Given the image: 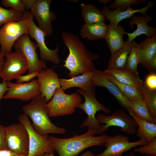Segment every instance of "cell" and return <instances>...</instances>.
Here are the masks:
<instances>
[{
  "mask_svg": "<svg viewBox=\"0 0 156 156\" xmlns=\"http://www.w3.org/2000/svg\"><path fill=\"white\" fill-rule=\"evenodd\" d=\"M151 73H156V54L149 61L146 67Z\"/></svg>",
  "mask_w": 156,
  "mask_h": 156,
  "instance_id": "39",
  "label": "cell"
},
{
  "mask_svg": "<svg viewBox=\"0 0 156 156\" xmlns=\"http://www.w3.org/2000/svg\"><path fill=\"white\" fill-rule=\"evenodd\" d=\"M43 156H54V151H53L49 153H46Z\"/></svg>",
  "mask_w": 156,
  "mask_h": 156,
  "instance_id": "45",
  "label": "cell"
},
{
  "mask_svg": "<svg viewBox=\"0 0 156 156\" xmlns=\"http://www.w3.org/2000/svg\"><path fill=\"white\" fill-rule=\"evenodd\" d=\"M139 60L138 44L133 40L131 43L130 51L127 57L125 68L138 74L137 67Z\"/></svg>",
  "mask_w": 156,
  "mask_h": 156,
  "instance_id": "30",
  "label": "cell"
},
{
  "mask_svg": "<svg viewBox=\"0 0 156 156\" xmlns=\"http://www.w3.org/2000/svg\"><path fill=\"white\" fill-rule=\"evenodd\" d=\"M82 102V98L77 92L68 94L60 88H58L46 103V108L49 117L56 118L73 114Z\"/></svg>",
  "mask_w": 156,
  "mask_h": 156,
  "instance_id": "4",
  "label": "cell"
},
{
  "mask_svg": "<svg viewBox=\"0 0 156 156\" xmlns=\"http://www.w3.org/2000/svg\"><path fill=\"white\" fill-rule=\"evenodd\" d=\"M96 118L100 124H103L101 125L97 130V135L104 134L112 126L120 127V131L129 135L135 134L136 127L138 126L137 123L131 116L127 114L123 110H115L110 115L99 114Z\"/></svg>",
  "mask_w": 156,
  "mask_h": 156,
  "instance_id": "6",
  "label": "cell"
},
{
  "mask_svg": "<svg viewBox=\"0 0 156 156\" xmlns=\"http://www.w3.org/2000/svg\"><path fill=\"white\" fill-rule=\"evenodd\" d=\"M131 43L127 39L124 46L112 55L109 60L108 68L114 69H123L125 68L128 55L131 49Z\"/></svg>",
  "mask_w": 156,
  "mask_h": 156,
  "instance_id": "26",
  "label": "cell"
},
{
  "mask_svg": "<svg viewBox=\"0 0 156 156\" xmlns=\"http://www.w3.org/2000/svg\"><path fill=\"white\" fill-rule=\"evenodd\" d=\"M13 47L15 50H20L25 57L28 64V74L35 72L39 73L47 68L46 62L38 58L36 51L38 46L31 40L28 33L19 38Z\"/></svg>",
  "mask_w": 156,
  "mask_h": 156,
  "instance_id": "12",
  "label": "cell"
},
{
  "mask_svg": "<svg viewBox=\"0 0 156 156\" xmlns=\"http://www.w3.org/2000/svg\"><path fill=\"white\" fill-rule=\"evenodd\" d=\"M7 149L27 156L29 137L27 131L20 122L5 127Z\"/></svg>",
  "mask_w": 156,
  "mask_h": 156,
  "instance_id": "9",
  "label": "cell"
},
{
  "mask_svg": "<svg viewBox=\"0 0 156 156\" xmlns=\"http://www.w3.org/2000/svg\"><path fill=\"white\" fill-rule=\"evenodd\" d=\"M113 77L118 81L125 84L133 86L142 92L144 86V82L139 75L125 68L114 69L107 68L103 71Z\"/></svg>",
  "mask_w": 156,
  "mask_h": 156,
  "instance_id": "20",
  "label": "cell"
},
{
  "mask_svg": "<svg viewBox=\"0 0 156 156\" xmlns=\"http://www.w3.org/2000/svg\"><path fill=\"white\" fill-rule=\"evenodd\" d=\"M142 93L145 102L152 118L156 119V91L151 90L144 86Z\"/></svg>",
  "mask_w": 156,
  "mask_h": 156,
  "instance_id": "31",
  "label": "cell"
},
{
  "mask_svg": "<svg viewBox=\"0 0 156 156\" xmlns=\"http://www.w3.org/2000/svg\"><path fill=\"white\" fill-rule=\"evenodd\" d=\"M147 2V4L146 6L136 10H133L131 6L123 11H121L118 8L111 10L108 7L104 5L102 8L101 12L105 16L106 19L109 21V23L118 26L121 21L125 19L130 18L136 12L141 13L143 16H146L148 14L147 12L148 10L155 5L153 1Z\"/></svg>",
  "mask_w": 156,
  "mask_h": 156,
  "instance_id": "17",
  "label": "cell"
},
{
  "mask_svg": "<svg viewBox=\"0 0 156 156\" xmlns=\"http://www.w3.org/2000/svg\"><path fill=\"white\" fill-rule=\"evenodd\" d=\"M37 77L41 95L47 103L52 98L56 89L60 88V78L55 71L50 68L43 69Z\"/></svg>",
  "mask_w": 156,
  "mask_h": 156,
  "instance_id": "16",
  "label": "cell"
},
{
  "mask_svg": "<svg viewBox=\"0 0 156 156\" xmlns=\"http://www.w3.org/2000/svg\"><path fill=\"white\" fill-rule=\"evenodd\" d=\"M124 156H136L133 152H131L129 153L126 154Z\"/></svg>",
  "mask_w": 156,
  "mask_h": 156,
  "instance_id": "46",
  "label": "cell"
},
{
  "mask_svg": "<svg viewBox=\"0 0 156 156\" xmlns=\"http://www.w3.org/2000/svg\"><path fill=\"white\" fill-rule=\"evenodd\" d=\"M5 60L4 54L1 51L0 46V81L1 75Z\"/></svg>",
  "mask_w": 156,
  "mask_h": 156,
  "instance_id": "42",
  "label": "cell"
},
{
  "mask_svg": "<svg viewBox=\"0 0 156 156\" xmlns=\"http://www.w3.org/2000/svg\"><path fill=\"white\" fill-rule=\"evenodd\" d=\"M4 55L5 60L1 75L3 81L16 79L28 70V62L20 50H15Z\"/></svg>",
  "mask_w": 156,
  "mask_h": 156,
  "instance_id": "13",
  "label": "cell"
},
{
  "mask_svg": "<svg viewBox=\"0 0 156 156\" xmlns=\"http://www.w3.org/2000/svg\"><path fill=\"white\" fill-rule=\"evenodd\" d=\"M18 120L24 126L28 133L27 156H43L45 153L53 151L49 146L48 135H42L37 133L33 128L27 115L22 113L18 116Z\"/></svg>",
  "mask_w": 156,
  "mask_h": 156,
  "instance_id": "11",
  "label": "cell"
},
{
  "mask_svg": "<svg viewBox=\"0 0 156 156\" xmlns=\"http://www.w3.org/2000/svg\"><path fill=\"white\" fill-rule=\"evenodd\" d=\"M133 151L142 154L156 156V137L150 142L135 148Z\"/></svg>",
  "mask_w": 156,
  "mask_h": 156,
  "instance_id": "34",
  "label": "cell"
},
{
  "mask_svg": "<svg viewBox=\"0 0 156 156\" xmlns=\"http://www.w3.org/2000/svg\"><path fill=\"white\" fill-rule=\"evenodd\" d=\"M107 35L105 38L111 55L120 49L124 45L123 36L125 31L122 25L118 26L109 23Z\"/></svg>",
  "mask_w": 156,
  "mask_h": 156,
  "instance_id": "22",
  "label": "cell"
},
{
  "mask_svg": "<svg viewBox=\"0 0 156 156\" xmlns=\"http://www.w3.org/2000/svg\"><path fill=\"white\" fill-rule=\"evenodd\" d=\"M139 64L146 67L150 59L156 54V34L147 37L138 44Z\"/></svg>",
  "mask_w": 156,
  "mask_h": 156,
  "instance_id": "25",
  "label": "cell"
},
{
  "mask_svg": "<svg viewBox=\"0 0 156 156\" xmlns=\"http://www.w3.org/2000/svg\"><path fill=\"white\" fill-rule=\"evenodd\" d=\"M1 4L3 7H10L20 13H24L26 11L21 0H2Z\"/></svg>",
  "mask_w": 156,
  "mask_h": 156,
  "instance_id": "35",
  "label": "cell"
},
{
  "mask_svg": "<svg viewBox=\"0 0 156 156\" xmlns=\"http://www.w3.org/2000/svg\"><path fill=\"white\" fill-rule=\"evenodd\" d=\"M130 109L138 117L150 122L156 124V119L152 118L143 99L129 101Z\"/></svg>",
  "mask_w": 156,
  "mask_h": 156,
  "instance_id": "29",
  "label": "cell"
},
{
  "mask_svg": "<svg viewBox=\"0 0 156 156\" xmlns=\"http://www.w3.org/2000/svg\"><path fill=\"white\" fill-rule=\"evenodd\" d=\"M128 111L138 126L135 133L136 135L145 140L147 143L151 142L156 137V124L139 118L130 109Z\"/></svg>",
  "mask_w": 156,
  "mask_h": 156,
  "instance_id": "23",
  "label": "cell"
},
{
  "mask_svg": "<svg viewBox=\"0 0 156 156\" xmlns=\"http://www.w3.org/2000/svg\"><path fill=\"white\" fill-rule=\"evenodd\" d=\"M91 81L93 86L106 88L114 96L122 107L128 111L130 109L129 101L122 94L116 86L106 77L103 71L96 69Z\"/></svg>",
  "mask_w": 156,
  "mask_h": 156,
  "instance_id": "19",
  "label": "cell"
},
{
  "mask_svg": "<svg viewBox=\"0 0 156 156\" xmlns=\"http://www.w3.org/2000/svg\"><path fill=\"white\" fill-rule=\"evenodd\" d=\"M62 36L69 51L63 65L69 71V77L94 71L96 69L92 61L97 59L99 54L91 52L78 37L71 33L63 32Z\"/></svg>",
  "mask_w": 156,
  "mask_h": 156,
  "instance_id": "1",
  "label": "cell"
},
{
  "mask_svg": "<svg viewBox=\"0 0 156 156\" xmlns=\"http://www.w3.org/2000/svg\"><path fill=\"white\" fill-rule=\"evenodd\" d=\"M94 72H87L68 79L60 78V88L64 91L74 87L79 88L86 91L90 90L96 87L92 85L91 81Z\"/></svg>",
  "mask_w": 156,
  "mask_h": 156,
  "instance_id": "21",
  "label": "cell"
},
{
  "mask_svg": "<svg viewBox=\"0 0 156 156\" xmlns=\"http://www.w3.org/2000/svg\"><path fill=\"white\" fill-rule=\"evenodd\" d=\"M8 87L7 84V81H3L0 83V101L3 99V96L5 92L8 90ZM1 107L0 106V110Z\"/></svg>",
  "mask_w": 156,
  "mask_h": 156,
  "instance_id": "40",
  "label": "cell"
},
{
  "mask_svg": "<svg viewBox=\"0 0 156 156\" xmlns=\"http://www.w3.org/2000/svg\"><path fill=\"white\" fill-rule=\"evenodd\" d=\"M144 86L149 90L156 91V74L150 73L147 75L144 82Z\"/></svg>",
  "mask_w": 156,
  "mask_h": 156,
  "instance_id": "36",
  "label": "cell"
},
{
  "mask_svg": "<svg viewBox=\"0 0 156 156\" xmlns=\"http://www.w3.org/2000/svg\"><path fill=\"white\" fill-rule=\"evenodd\" d=\"M108 27L105 23L84 24L81 27L79 35L89 40L105 38Z\"/></svg>",
  "mask_w": 156,
  "mask_h": 156,
  "instance_id": "24",
  "label": "cell"
},
{
  "mask_svg": "<svg viewBox=\"0 0 156 156\" xmlns=\"http://www.w3.org/2000/svg\"><path fill=\"white\" fill-rule=\"evenodd\" d=\"M0 156H27L14 153L7 149L0 150Z\"/></svg>",
  "mask_w": 156,
  "mask_h": 156,
  "instance_id": "41",
  "label": "cell"
},
{
  "mask_svg": "<svg viewBox=\"0 0 156 156\" xmlns=\"http://www.w3.org/2000/svg\"><path fill=\"white\" fill-rule=\"evenodd\" d=\"M24 13L18 12L12 8L6 9L0 5V29L2 25L10 22H18L23 19Z\"/></svg>",
  "mask_w": 156,
  "mask_h": 156,
  "instance_id": "32",
  "label": "cell"
},
{
  "mask_svg": "<svg viewBox=\"0 0 156 156\" xmlns=\"http://www.w3.org/2000/svg\"><path fill=\"white\" fill-rule=\"evenodd\" d=\"M25 9H29L30 12L37 21L38 27L46 37L53 33L52 21L56 20L55 12L50 10L51 0H22Z\"/></svg>",
  "mask_w": 156,
  "mask_h": 156,
  "instance_id": "5",
  "label": "cell"
},
{
  "mask_svg": "<svg viewBox=\"0 0 156 156\" xmlns=\"http://www.w3.org/2000/svg\"><path fill=\"white\" fill-rule=\"evenodd\" d=\"M26 33H28V27L24 15L19 21H10L4 24L0 29L1 51L4 54L12 52L16 40Z\"/></svg>",
  "mask_w": 156,
  "mask_h": 156,
  "instance_id": "10",
  "label": "cell"
},
{
  "mask_svg": "<svg viewBox=\"0 0 156 156\" xmlns=\"http://www.w3.org/2000/svg\"><path fill=\"white\" fill-rule=\"evenodd\" d=\"M47 103L41 95L36 96L23 106V113L31 120L32 126L39 134L46 135L49 133L64 134L66 132L64 129L56 126L50 120L46 108Z\"/></svg>",
  "mask_w": 156,
  "mask_h": 156,
  "instance_id": "3",
  "label": "cell"
},
{
  "mask_svg": "<svg viewBox=\"0 0 156 156\" xmlns=\"http://www.w3.org/2000/svg\"><path fill=\"white\" fill-rule=\"evenodd\" d=\"M139 156H150V155H142Z\"/></svg>",
  "mask_w": 156,
  "mask_h": 156,
  "instance_id": "47",
  "label": "cell"
},
{
  "mask_svg": "<svg viewBox=\"0 0 156 156\" xmlns=\"http://www.w3.org/2000/svg\"><path fill=\"white\" fill-rule=\"evenodd\" d=\"M7 84L8 90L3 97L4 99H15L28 101L41 95L39 84L35 79L28 83H15L8 81Z\"/></svg>",
  "mask_w": 156,
  "mask_h": 156,
  "instance_id": "15",
  "label": "cell"
},
{
  "mask_svg": "<svg viewBox=\"0 0 156 156\" xmlns=\"http://www.w3.org/2000/svg\"><path fill=\"white\" fill-rule=\"evenodd\" d=\"M147 144L146 141L142 138L137 141L130 142L129 137L124 134L107 135L104 144L106 149L96 156H122L124 153L131 148Z\"/></svg>",
  "mask_w": 156,
  "mask_h": 156,
  "instance_id": "14",
  "label": "cell"
},
{
  "mask_svg": "<svg viewBox=\"0 0 156 156\" xmlns=\"http://www.w3.org/2000/svg\"><path fill=\"white\" fill-rule=\"evenodd\" d=\"M24 17L27 24L29 35L36 41L39 48L40 60L54 64L60 63V59L58 54L59 50L58 45L53 50L49 49L46 44V36L44 33L35 24L33 17L30 12L26 11L24 13Z\"/></svg>",
  "mask_w": 156,
  "mask_h": 156,
  "instance_id": "8",
  "label": "cell"
},
{
  "mask_svg": "<svg viewBox=\"0 0 156 156\" xmlns=\"http://www.w3.org/2000/svg\"><path fill=\"white\" fill-rule=\"evenodd\" d=\"M95 87L87 91L80 89L77 90V92L83 96L85 101L84 103L79 105L77 107L83 110L87 115L86 120L82 123L80 127H87L88 130L97 131L101 125L95 116L96 112L101 110L106 114H109L111 113V110L97 100L95 96Z\"/></svg>",
  "mask_w": 156,
  "mask_h": 156,
  "instance_id": "7",
  "label": "cell"
},
{
  "mask_svg": "<svg viewBox=\"0 0 156 156\" xmlns=\"http://www.w3.org/2000/svg\"><path fill=\"white\" fill-rule=\"evenodd\" d=\"M146 0H115L110 3L109 8L111 10L119 8L121 11L126 10L131 6H133L141 3L145 4Z\"/></svg>",
  "mask_w": 156,
  "mask_h": 156,
  "instance_id": "33",
  "label": "cell"
},
{
  "mask_svg": "<svg viewBox=\"0 0 156 156\" xmlns=\"http://www.w3.org/2000/svg\"><path fill=\"white\" fill-rule=\"evenodd\" d=\"M154 20L153 17L147 14L146 16L133 15L127 21V23L132 29L134 25L137 28L133 32L129 33L125 32L127 35L128 39L131 42L137 36L144 34L148 37H151L156 34V29L153 27L150 26L148 23Z\"/></svg>",
  "mask_w": 156,
  "mask_h": 156,
  "instance_id": "18",
  "label": "cell"
},
{
  "mask_svg": "<svg viewBox=\"0 0 156 156\" xmlns=\"http://www.w3.org/2000/svg\"><path fill=\"white\" fill-rule=\"evenodd\" d=\"M74 156H96L91 151H87L81 155H77Z\"/></svg>",
  "mask_w": 156,
  "mask_h": 156,
  "instance_id": "43",
  "label": "cell"
},
{
  "mask_svg": "<svg viewBox=\"0 0 156 156\" xmlns=\"http://www.w3.org/2000/svg\"><path fill=\"white\" fill-rule=\"evenodd\" d=\"M7 149L5 127L0 124V150Z\"/></svg>",
  "mask_w": 156,
  "mask_h": 156,
  "instance_id": "38",
  "label": "cell"
},
{
  "mask_svg": "<svg viewBox=\"0 0 156 156\" xmlns=\"http://www.w3.org/2000/svg\"><path fill=\"white\" fill-rule=\"evenodd\" d=\"M96 130L88 131L83 134H75L71 138H60L49 136V145L53 151H56L59 156H74L84 149L94 146L104 145L107 135L104 133L100 136H94Z\"/></svg>",
  "mask_w": 156,
  "mask_h": 156,
  "instance_id": "2",
  "label": "cell"
},
{
  "mask_svg": "<svg viewBox=\"0 0 156 156\" xmlns=\"http://www.w3.org/2000/svg\"><path fill=\"white\" fill-rule=\"evenodd\" d=\"M39 72H34L24 75H20L16 79V82L17 83L29 82L30 81L37 77Z\"/></svg>",
  "mask_w": 156,
  "mask_h": 156,
  "instance_id": "37",
  "label": "cell"
},
{
  "mask_svg": "<svg viewBox=\"0 0 156 156\" xmlns=\"http://www.w3.org/2000/svg\"><path fill=\"white\" fill-rule=\"evenodd\" d=\"M81 16L85 24L105 23V15L96 7L91 4H81Z\"/></svg>",
  "mask_w": 156,
  "mask_h": 156,
  "instance_id": "27",
  "label": "cell"
},
{
  "mask_svg": "<svg viewBox=\"0 0 156 156\" xmlns=\"http://www.w3.org/2000/svg\"><path fill=\"white\" fill-rule=\"evenodd\" d=\"M111 1V0H99L98 2L102 4H107Z\"/></svg>",
  "mask_w": 156,
  "mask_h": 156,
  "instance_id": "44",
  "label": "cell"
},
{
  "mask_svg": "<svg viewBox=\"0 0 156 156\" xmlns=\"http://www.w3.org/2000/svg\"><path fill=\"white\" fill-rule=\"evenodd\" d=\"M105 74L106 77L116 86L121 93L129 101L143 99L142 93L138 88L131 85L122 83L111 75Z\"/></svg>",
  "mask_w": 156,
  "mask_h": 156,
  "instance_id": "28",
  "label": "cell"
}]
</instances>
